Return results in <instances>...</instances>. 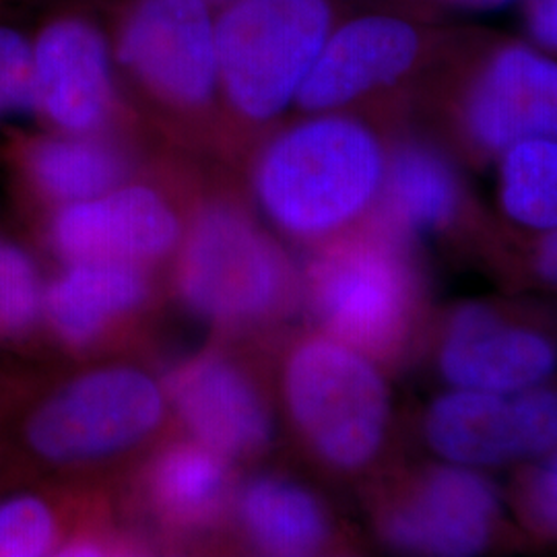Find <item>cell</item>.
I'll list each match as a JSON object with an SVG mask.
<instances>
[{
  "instance_id": "cell-1",
  "label": "cell",
  "mask_w": 557,
  "mask_h": 557,
  "mask_svg": "<svg viewBox=\"0 0 557 557\" xmlns=\"http://www.w3.org/2000/svg\"><path fill=\"white\" fill-rule=\"evenodd\" d=\"M386 160L379 137L363 122L320 112L264 149L255 193L281 232L331 238L379 205Z\"/></svg>"
},
{
  "instance_id": "cell-2",
  "label": "cell",
  "mask_w": 557,
  "mask_h": 557,
  "mask_svg": "<svg viewBox=\"0 0 557 557\" xmlns=\"http://www.w3.org/2000/svg\"><path fill=\"white\" fill-rule=\"evenodd\" d=\"M283 398L322 465L356 473L379 457L391 428V391L368 354L326 333L299 341L283 368Z\"/></svg>"
},
{
  "instance_id": "cell-3",
  "label": "cell",
  "mask_w": 557,
  "mask_h": 557,
  "mask_svg": "<svg viewBox=\"0 0 557 557\" xmlns=\"http://www.w3.org/2000/svg\"><path fill=\"white\" fill-rule=\"evenodd\" d=\"M174 285L195 317L242 329L277 317L294 294V273L257 221L218 202L205 207L180 239Z\"/></svg>"
},
{
  "instance_id": "cell-4",
  "label": "cell",
  "mask_w": 557,
  "mask_h": 557,
  "mask_svg": "<svg viewBox=\"0 0 557 557\" xmlns=\"http://www.w3.org/2000/svg\"><path fill=\"white\" fill-rule=\"evenodd\" d=\"M329 0H236L215 21L220 85L244 119H275L331 34Z\"/></svg>"
},
{
  "instance_id": "cell-5",
  "label": "cell",
  "mask_w": 557,
  "mask_h": 557,
  "mask_svg": "<svg viewBox=\"0 0 557 557\" xmlns=\"http://www.w3.org/2000/svg\"><path fill=\"white\" fill-rule=\"evenodd\" d=\"M306 292L326 335L374 359L403 347L418 299L400 238L384 227L329 242L308 267Z\"/></svg>"
},
{
  "instance_id": "cell-6",
  "label": "cell",
  "mask_w": 557,
  "mask_h": 557,
  "mask_svg": "<svg viewBox=\"0 0 557 557\" xmlns=\"http://www.w3.org/2000/svg\"><path fill=\"white\" fill-rule=\"evenodd\" d=\"M165 409L163 384L153 376L133 366H106L46 398L27 421L25 440L50 465H94L153 436Z\"/></svg>"
},
{
  "instance_id": "cell-7",
  "label": "cell",
  "mask_w": 557,
  "mask_h": 557,
  "mask_svg": "<svg viewBox=\"0 0 557 557\" xmlns=\"http://www.w3.org/2000/svg\"><path fill=\"white\" fill-rule=\"evenodd\" d=\"M423 434L442 462L478 471L533 462L557 446V391L547 384L515 393L450 386L428 407Z\"/></svg>"
},
{
  "instance_id": "cell-8",
  "label": "cell",
  "mask_w": 557,
  "mask_h": 557,
  "mask_svg": "<svg viewBox=\"0 0 557 557\" xmlns=\"http://www.w3.org/2000/svg\"><path fill=\"white\" fill-rule=\"evenodd\" d=\"M124 66L160 100L209 103L220 87L218 32L205 0H140L120 34Z\"/></svg>"
},
{
  "instance_id": "cell-9",
  "label": "cell",
  "mask_w": 557,
  "mask_h": 557,
  "mask_svg": "<svg viewBox=\"0 0 557 557\" xmlns=\"http://www.w3.org/2000/svg\"><path fill=\"white\" fill-rule=\"evenodd\" d=\"M502 499L478 469L442 462L421 473L380 517L388 545L409 554L475 556L496 537Z\"/></svg>"
},
{
  "instance_id": "cell-10",
  "label": "cell",
  "mask_w": 557,
  "mask_h": 557,
  "mask_svg": "<svg viewBox=\"0 0 557 557\" xmlns=\"http://www.w3.org/2000/svg\"><path fill=\"white\" fill-rule=\"evenodd\" d=\"M163 391L193 440L221 457L255 458L271 446V405L238 361L215 351L190 356L168 372Z\"/></svg>"
},
{
  "instance_id": "cell-11",
  "label": "cell",
  "mask_w": 557,
  "mask_h": 557,
  "mask_svg": "<svg viewBox=\"0 0 557 557\" xmlns=\"http://www.w3.org/2000/svg\"><path fill=\"white\" fill-rule=\"evenodd\" d=\"M438 370L453 388L527 391L554 379L557 343L494 306L465 304L444 324Z\"/></svg>"
},
{
  "instance_id": "cell-12",
  "label": "cell",
  "mask_w": 557,
  "mask_h": 557,
  "mask_svg": "<svg viewBox=\"0 0 557 557\" xmlns=\"http://www.w3.org/2000/svg\"><path fill=\"white\" fill-rule=\"evenodd\" d=\"M182 223L156 188L120 184L94 199L62 205L50 242L69 262H128L147 267L178 248Z\"/></svg>"
},
{
  "instance_id": "cell-13",
  "label": "cell",
  "mask_w": 557,
  "mask_h": 557,
  "mask_svg": "<svg viewBox=\"0 0 557 557\" xmlns=\"http://www.w3.org/2000/svg\"><path fill=\"white\" fill-rule=\"evenodd\" d=\"M462 124L483 151L502 153L522 139H557V62L527 46H506L479 71Z\"/></svg>"
},
{
  "instance_id": "cell-14",
  "label": "cell",
  "mask_w": 557,
  "mask_h": 557,
  "mask_svg": "<svg viewBox=\"0 0 557 557\" xmlns=\"http://www.w3.org/2000/svg\"><path fill=\"white\" fill-rule=\"evenodd\" d=\"M421 52V36L409 21L366 15L331 32L299 89L301 110L337 112L380 87L403 79Z\"/></svg>"
},
{
  "instance_id": "cell-15",
  "label": "cell",
  "mask_w": 557,
  "mask_h": 557,
  "mask_svg": "<svg viewBox=\"0 0 557 557\" xmlns=\"http://www.w3.org/2000/svg\"><path fill=\"white\" fill-rule=\"evenodd\" d=\"M38 112L62 133L91 135L114 103L110 50L100 32L83 20L50 23L34 44Z\"/></svg>"
},
{
  "instance_id": "cell-16",
  "label": "cell",
  "mask_w": 557,
  "mask_h": 557,
  "mask_svg": "<svg viewBox=\"0 0 557 557\" xmlns=\"http://www.w3.org/2000/svg\"><path fill=\"white\" fill-rule=\"evenodd\" d=\"M149 299L145 267L128 262H69L44 292V319L71 349H87L135 317Z\"/></svg>"
},
{
  "instance_id": "cell-17",
  "label": "cell",
  "mask_w": 557,
  "mask_h": 557,
  "mask_svg": "<svg viewBox=\"0 0 557 557\" xmlns=\"http://www.w3.org/2000/svg\"><path fill=\"white\" fill-rule=\"evenodd\" d=\"M384 230L397 238L438 234L457 220L462 190L436 149L403 145L388 160L379 197Z\"/></svg>"
},
{
  "instance_id": "cell-18",
  "label": "cell",
  "mask_w": 557,
  "mask_h": 557,
  "mask_svg": "<svg viewBox=\"0 0 557 557\" xmlns=\"http://www.w3.org/2000/svg\"><path fill=\"white\" fill-rule=\"evenodd\" d=\"M230 462L197 440L170 444L145 473V494L153 512L174 529H207L230 499Z\"/></svg>"
},
{
  "instance_id": "cell-19",
  "label": "cell",
  "mask_w": 557,
  "mask_h": 557,
  "mask_svg": "<svg viewBox=\"0 0 557 557\" xmlns=\"http://www.w3.org/2000/svg\"><path fill=\"white\" fill-rule=\"evenodd\" d=\"M239 527L269 556H314L333 537L331 517L306 485L281 475H259L238 498Z\"/></svg>"
},
{
  "instance_id": "cell-20",
  "label": "cell",
  "mask_w": 557,
  "mask_h": 557,
  "mask_svg": "<svg viewBox=\"0 0 557 557\" xmlns=\"http://www.w3.org/2000/svg\"><path fill=\"white\" fill-rule=\"evenodd\" d=\"M27 165L41 195L60 207L100 197L120 186L126 174L124 160L108 143L71 133L36 143Z\"/></svg>"
},
{
  "instance_id": "cell-21",
  "label": "cell",
  "mask_w": 557,
  "mask_h": 557,
  "mask_svg": "<svg viewBox=\"0 0 557 557\" xmlns=\"http://www.w3.org/2000/svg\"><path fill=\"white\" fill-rule=\"evenodd\" d=\"M499 161V202L508 220L533 232L557 230V139H522Z\"/></svg>"
},
{
  "instance_id": "cell-22",
  "label": "cell",
  "mask_w": 557,
  "mask_h": 557,
  "mask_svg": "<svg viewBox=\"0 0 557 557\" xmlns=\"http://www.w3.org/2000/svg\"><path fill=\"white\" fill-rule=\"evenodd\" d=\"M44 283L34 259L0 238V335H23L44 317Z\"/></svg>"
},
{
  "instance_id": "cell-23",
  "label": "cell",
  "mask_w": 557,
  "mask_h": 557,
  "mask_svg": "<svg viewBox=\"0 0 557 557\" xmlns=\"http://www.w3.org/2000/svg\"><path fill=\"white\" fill-rule=\"evenodd\" d=\"M60 520L54 508L32 494L0 499V557L59 554Z\"/></svg>"
},
{
  "instance_id": "cell-24",
  "label": "cell",
  "mask_w": 557,
  "mask_h": 557,
  "mask_svg": "<svg viewBox=\"0 0 557 557\" xmlns=\"http://www.w3.org/2000/svg\"><path fill=\"white\" fill-rule=\"evenodd\" d=\"M38 112L34 44L17 29L0 25V116Z\"/></svg>"
},
{
  "instance_id": "cell-25",
  "label": "cell",
  "mask_w": 557,
  "mask_h": 557,
  "mask_svg": "<svg viewBox=\"0 0 557 557\" xmlns=\"http://www.w3.org/2000/svg\"><path fill=\"white\" fill-rule=\"evenodd\" d=\"M518 508L524 524L541 537L557 539V446L533 460L518 487Z\"/></svg>"
},
{
  "instance_id": "cell-26",
  "label": "cell",
  "mask_w": 557,
  "mask_h": 557,
  "mask_svg": "<svg viewBox=\"0 0 557 557\" xmlns=\"http://www.w3.org/2000/svg\"><path fill=\"white\" fill-rule=\"evenodd\" d=\"M527 23L541 46L557 50V0H533Z\"/></svg>"
},
{
  "instance_id": "cell-27",
  "label": "cell",
  "mask_w": 557,
  "mask_h": 557,
  "mask_svg": "<svg viewBox=\"0 0 557 557\" xmlns=\"http://www.w3.org/2000/svg\"><path fill=\"white\" fill-rule=\"evenodd\" d=\"M543 238L535 250V271L545 283L557 287V230L541 234Z\"/></svg>"
},
{
  "instance_id": "cell-28",
  "label": "cell",
  "mask_w": 557,
  "mask_h": 557,
  "mask_svg": "<svg viewBox=\"0 0 557 557\" xmlns=\"http://www.w3.org/2000/svg\"><path fill=\"white\" fill-rule=\"evenodd\" d=\"M458 4H465V7H478V9H490V7H498L504 2H510V0H455Z\"/></svg>"
}]
</instances>
